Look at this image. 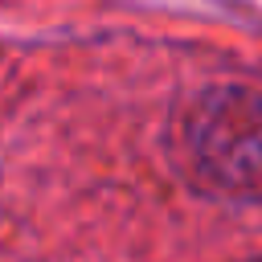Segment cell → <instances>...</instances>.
Wrapping results in <instances>:
<instances>
[{
	"label": "cell",
	"mask_w": 262,
	"mask_h": 262,
	"mask_svg": "<svg viewBox=\"0 0 262 262\" xmlns=\"http://www.w3.org/2000/svg\"><path fill=\"white\" fill-rule=\"evenodd\" d=\"M192 180L225 201L262 196V94L246 86H209L192 98L184 127Z\"/></svg>",
	"instance_id": "obj_1"
}]
</instances>
